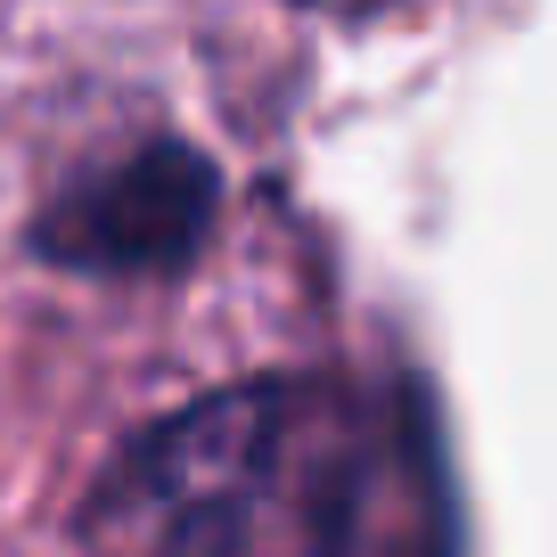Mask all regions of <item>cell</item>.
Segmentation results:
<instances>
[{"instance_id":"obj_3","label":"cell","mask_w":557,"mask_h":557,"mask_svg":"<svg viewBox=\"0 0 557 557\" xmlns=\"http://www.w3.org/2000/svg\"><path fill=\"white\" fill-rule=\"evenodd\" d=\"M312 9H336V17H369V9H385V0H312Z\"/></svg>"},{"instance_id":"obj_1","label":"cell","mask_w":557,"mask_h":557,"mask_svg":"<svg viewBox=\"0 0 557 557\" xmlns=\"http://www.w3.org/2000/svg\"><path fill=\"white\" fill-rule=\"evenodd\" d=\"M336 401L296 377H255L157 418L123 443L83 508L99 557H255L304 475L329 468Z\"/></svg>"},{"instance_id":"obj_2","label":"cell","mask_w":557,"mask_h":557,"mask_svg":"<svg viewBox=\"0 0 557 557\" xmlns=\"http://www.w3.org/2000/svg\"><path fill=\"white\" fill-rule=\"evenodd\" d=\"M213 206L222 181L189 139H139L50 197V213L34 222V255L90 278H157L206 246Z\"/></svg>"}]
</instances>
